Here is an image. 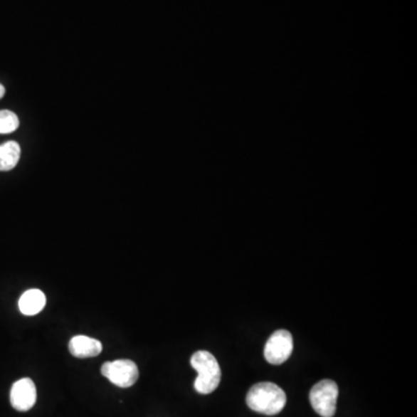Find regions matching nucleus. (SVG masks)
I'll return each instance as SVG.
<instances>
[{
  "instance_id": "nucleus-1",
  "label": "nucleus",
  "mask_w": 417,
  "mask_h": 417,
  "mask_svg": "<svg viewBox=\"0 0 417 417\" xmlns=\"http://www.w3.org/2000/svg\"><path fill=\"white\" fill-rule=\"evenodd\" d=\"M246 402L252 411L271 416L283 411L287 403V396L276 384L265 381L256 384L249 389Z\"/></svg>"
},
{
  "instance_id": "nucleus-2",
  "label": "nucleus",
  "mask_w": 417,
  "mask_h": 417,
  "mask_svg": "<svg viewBox=\"0 0 417 417\" xmlns=\"http://www.w3.org/2000/svg\"><path fill=\"white\" fill-rule=\"evenodd\" d=\"M190 364L197 372L195 389L201 394H210L219 386L221 379V366L211 352H197L191 356Z\"/></svg>"
},
{
  "instance_id": "nucleus-3",
  "label": "nucleus",
  "mask_w": 417,
  "mask_h": 417,
  "mask_svg": "<svg viewBox=\"0 0 417 417\" xmlns=\"http://www.w3.org/2000/svg\"><path fill=\"white\" fill-rule=\"evenodd\" d=\"M339 386L333 380L324 379L315 384L310 392V402L317 414L333 417L337 413Z\"/></svg>"
},
{
  "instance_id": "nucleus-4",
  "label": "nucleus",
  "mask_w": 417,
  "mask_h": 417,
  "mask_svg": "<svg viewBox=\"0 0 417 417\" xmlns=\"http://www.w3.org/2000/svg\"><path fill=\"white\" fill-rule=\"evenodd\" d=\"M101 374L103 377L110 380V383L121 389L134 386L139 377L137 365L130 359L107 361L101 368Z\"/></svg>"
},
{
  "instance_id": "nucleus-5",
  "label": "nucleus",
  "mask_w": 417,
  "mask_h": 417,
  "mask_svg": "<svg viewBox=\"0 0 417 417\" xmlns=\"http://www.w3.org/2000/svg\"><path fill=\"white\" fill-rule=\"evenodd\" d=\"M292 350V335L287 330H278L269 337L265 344V357L270 364H283L284 361L289 359Z\"/></svg>"
},
{
  "instance_id": "nucleus-6",
  "label": "nucleus",
  "mask_w": 417,
  "mask_h": 417,
  "mask_svg": "<svg viewBox=\"0 0 417 417\" xmlns=\"http://www.w3.org/2000/svg\"><path fill=\"white\" fill-rule=\"evenodd\" d=\"M38 398L34 381L22 378L13 384L11 389V405L18 411H27L34 407Z\"/></svg>"
},
{
  "instance_id": "nucleus-7",
  "label": "nucleus",
  "mask_w": 417,
  "mask_h": 417,
  "mask_svg": "<svg viewBox=\"0 0 417 417\" xmlns=\"http://www.w3.org/2000/svg\"><path fill=\"white\" fill-rule=\"evenodd\" d=\"M70 352L77 358H90L100 355L102 352V344L97 339L78 335L72 337L69 343Z\"/></svg>"
},
{
  "instance_id": "nucleus-8",
  "label": "nucleus",
  "mask_w": 417,
  "mask_h": 417,
  "mask_svg": "<svg viewBox=\"0 0 417 417\" xmlns=\"http://www.w3.org/2000/svg\"><path fill=\"white\" fill-rule=\"evenodd\" d=\"M47 299L41 290L31 289L26 291L19 300V310L22 315H35L40 313L46 306Z\"/></svg>"
},
{
  "instance_id": "nucleus-9",
  "label": "nucleus",
  "mask_w": 417,
  "mask_h": 417,
  "mask_svg": "<svg viewBox=\"0 0 417 417\" xmlns=\"http://www.w3.org/2000/svg\"><path fill=\"white\" fill-rule=\"evenodd\" d=\"M21 147L16 142H7L0 147V171L14 169L20 160Z\"/></svg>"
},
{
  "instance_id": "nucleus-10",
  "label": "nucleus",
  "mask_w": 417,
  "mask_h": 417,
  "mask_svg": "<svg viewBox=\"0 0 417 417\" xmlns=\"http://www.w3.org/2000/svg\"><path fill=\"white\" fill-rule=\"evenodd\" d=\"M19 119L11 110H0V134H11L19 128Z\"/></svg>"
},
{
  "instance_id": "nucleus-11",
  "label": "nucleus",
  "mask_w": 417,
  "mask_h": 417,
  "mask_svg": "<svg viewBox=\"0 0 417 417\" xmlns=\"http://www.w3.org/2000/svg\"><path fill=\"white\" fill-rule=\"evenodd\" d=\"M4 95H5V88L0 84V99H3Z\"/></svg>"
}]
</instances>
